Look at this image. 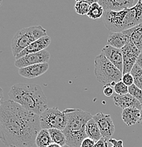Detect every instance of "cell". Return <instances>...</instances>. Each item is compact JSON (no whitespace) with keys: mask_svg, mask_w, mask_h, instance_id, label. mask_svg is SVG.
<instances>
[{"mask_svg":"<svg viewBox=\"0 0 142 147\" xmlns=\"http://www.w3.org/2000/svg\"><path fill=\"white\" fill-rule=\"evenodd\" d=\"M67 125L63 132L67 139L66 145L69 147H79L86 137L85 125L93 116L88 112L81 109L67 108L64 110Z\"/></svg>","mask_w":142,"mask_h":147,"instance_id":"obj_4","label":"cell"},{"mask_svg":"<svg viewBox=\"0 0 142 147\" xmlns=\"http://www.w3.org/2000/svg\"><path fill=\"white\" fill-rule=\"evenodd\" d=\"M50 59V55L46 50L36 53L26 55L22 57L19 58L15 61V66L17 68L21 69L28 66L33 65V64L48 63Z\"/></svg>","mask_w":142,"mask_h":147,"instance_id":"obj_9","label":"cell"},{"mask_svg":"<svg viewBox=\"0 0 142 147\" xmlns=\"http://www.w3.org/2000/svg\"><path fill=\"white\" fill-rule=\"evenodd\" d=\"M123 58L122 74L129 73L136 64L137 58L141 51L132 42H128L121 49Z\"/></svg>","mask_w":142,"mask_h":147,"instance_id":"obj_8","label":"cell"},{"mask_svg":"<svg viewBox=\"0 0 142 147\" xmlns=\"http://www.w3.org/2000/svg\"><path fill=\"white\" fill-rule=\"evenodd\" d=\"M9 98L10 100L38 115L48 108L46 96L42 88L37 84H14L9 91Z\"/></svg>","mask_w":142,"mask_h":147,"instance_id":"obj_2","label":"cell"},{"mask_svg":"<svg viewBox=\"0 0 142 147\" xmlns=\"http://www.w3.org/2000/svg\"><path fill=\"white\" fill-rule=\"evenodd\" d=\"M141 53H142V50H141Z\"/></svg>","mask_w":142,"mask_h":147,"instance_id":"obj_39","label":"cell"},{"mask_svg":"<svg viewBox=\"0 0 142 147\" xmlns=\"http://www.w3.org/2000/svg\"><path fill=\"white\" fill-rule=\"evenodd\" d=\"M122 82L125 85L127 86L128 87H129L130 86H132L134 84V78L132 74L129 73H126L125 74H122Z\"/></svg>","mask_w":142,"mask_h":147,"instance_id":"obj_27","label":"cell"},{"mask_svg":"<svg viewBox=\"0 0 142 147\" xmlns=\"http://www.w3.org/2000/svg\"><path fill=\"white\" fill-rule=\"evenodd\" d=\"M89 7V4L85 2H82V1H76L75 5H74L76 13L79 15H81V16L87 15Z\"/></svg>","mask_w":142,"mask_h":147,"instance_id":"obj_24","label":"cell"},{"mask_svg":"<svg viewBox=\"0 0 142 147\" xmlns=\"http://www.w3.org/2000/svg\"><path fill=\"white\" fill-rule=\"evenodd\" d=\"M52 143L48 129H41L37 134L35 144L37 147H47Z\"/></svg>","mask_w":142,"mask_h":147,"instance_id":"obj_20","label":"cell"},{"mask_svg":"<svg viewBox=\"0 0 142 147\" xmlns=\"http://www.w3.org/2000/svg\"><path fill=\"white\" fill-rule=\"evenodd\" d=\"M114 88L111 86H103V93L106 97H112L114 95Z\"/></svg>","mask_w":142,"mask_h":147,"instance_id":"obj_30","label":"cell"},{"mask_svg":"<svg viewBox=\"0 0 142 147\" xmlns=\"http://www.w3.org/2000/svg\"><path fill=\"white\" fill-rule=\"evenodd\" d=\"M104 9L98 2L94 3L90 5L87 16L91 19H98L103 17Z\"/></svg>","mask_w":142,"mask_h":147,"instance_id":"obj_22","label":"cell"},{"mask_svg":"<svg viewBox=\"0 0 142 147\" xmlns=\"http://www.w3.org/2000/svg\"><path fill=\"white\" fill-rule=\"evenodd\" d=\"M3 98H4V93H3L2 88L0 87V105L3 102Z\"/></svg>","mask_w":142,"mask_h":147,"instance_id":"obj_34","label":"cell"},{"mask_svg":"<svg viewBox=\"0 0 142 147\" xmlns=\"http://www.w3.org/2000/svg\"><path fill=\"white\" fill-rule=\"evenodd\" d=\"M41 129L39 115L12 100L0 105V139L8 147H32Z\"/></svg>","mask_w":142,"mask_h":147,"instance_id":"obj_1","label":"cell"},{"mask_svg":"<svg viewBox=\"0 0 142 147\" xmlns=\"http://www.w3.org/2000/svg\"><path fill=\"white\" fill-rule=\"evenodd\" d=\"M114 103L116 106L125 109L128 108H135L141 110L142 106L139 102L129 93L125 95H118L114 93L112 96Z\"/></svg>","mask_w":142,"mask_h":147,"instance_id":"obj_14","label":"cell"},{"mask_svg":"<svg viewBox=\"0 0 142 147\" xmlns=\"http://www.w3.org/2000/svg\"><path fill=\"white\" fill-rule=\"evenodd\" d=\"M41 129H58L63 131L67 125V119L63 111L57 108H47L39 115Z\"/></svg>","mask_w":142,"mask_h":147,"instance_id":"obj_7","label":"cell"},{"mask_svg":"<svg viewBox=\"0 0 142 147\" xmlns=\"http://www.w3.org/2000/svg\"><path fill=\"white\" fill-rule=\"evenodd\" d=\"M108 141H109V143L112 144V147H124L122 140H117L115 139L110 138Z\"/></svg>","mask_w":142,"mask_h":147,"instance_id":"obj_31","label":"cell"},{"mask_svg":"<svg viewBox=\"0 0 142 147\" xmlns=\"http://www.w3.org/2000/svg\"><path fill=\"white\" fill-rule=\"evenodd\" d=\"M50 43H51V38L50 36H46L42 37V38H40V39L32 42L28 47H26L19 55H16L15 59H17L26 55L39 53V52L42 51V50H45L47 47H48Z\"/></svg>","mask_w":142,"mask_h":147,"instance_id":"obj_11","label":"cell"},{"mask_svg":"<svg viewBox=\"0 0 142 147\" xmlns=\"http://www.w3.org/2000/svg\"><path fill=\"white\" fill-rule=\"evenodd\" d=\"M85 131L86 137L91 138L95 142H97L99 139H101L102 135L99 129L98 126L94 118H91L85 125Z\"/></svg>","mask_w":142,"mask_h":147,"instance_id":"obj_19","label":"cell"},{"mask_svg":"<svg viewBox=\"0 0 142 147\" xmlns=\"http://www.w3.org/2000/svg\"><path fill=\"white\" fill-rule=\"evenodd\" d=\"M76 1H82V2H85L88 4L89 5H91L94 3L98 2V0H76Z\"/></svg>","mask_w":142,"mask_h":147,"instance_id":"obj_33","label":"cell"},{"mask_svg":"<svg viewBox=\"0 0 142 147\" xmlns=\"http://www.w3.org/2000/svg\"><path fill=\"white\" fill-rule=\"evenodd\" d=\"M131 74L134 78V84L142 90V69L137 64H135L132 68Z\"/></svg>","mask_w":142,"mask_h":147,"instance_id":"obj_23","label":"cell"},{"mask_svg":"<svg viewBox=\"0 0 142 147\" xmlns=\"http://www.w3.org/2000/svg\"><path fill=\"white\" fill-rule=\"evenodd\" d=\"M127 37L128 42L134 44L140 51L142 50V23L136 26L122 31Z\"/></svg>","mask_w":142,"mask_h":147,"instance_id":"obj_16","label":"cell"},{"mask_svg":"<svg viewBox=\"0 0 142 147\" xmlns=\"http://www.w3.org/2000/svg\"><path fill=\"white\" fill-rule=\"evenodd\" d=\"M136 64H137L140 68L142 69V53H140V55H139L138 58H137V62H136Z\"/></svg>","mask_w":142,"mask_h":147,"instance_id":"obj_32","label":"cell"},{"mask_svg":"<svg viewBox=\"0 0 142 147\" xmlns=\"http://www.w3.org/2000/svg\"><path fill=\"white\" fill-rule=\"evenodd\" d=\"M127 42V37L123 32H111L108 36L107 45L121 50Z\"/></svg>","mask_w":142,"mask_h":147,"instance_id":"obj_18","label":"cell"},{"mask_svg":"<svg viewBox=\"0 0 142 147\" xmlns=\"http://www.w3.org/2000/svg\"><path fill=\"white\" fill-rule=\"evenodd\" d=\"M95 141L88 137H85L81 144L79 147H94L95 144Z\"/></svg>","mask_w":142,"mask_h":147,"instance_id":"obj_29","label":"cell"},{"mask_svg":"<svg viewBox=\"0 0 142 147\" xmlns=\"http://www.w3.org/2000/svg\"><path fill=\"white\" fill-rule=\"evenodd\" d=\"M2 1H3V0H0V7H1V3H2Z\"/></svg>","mask_w":142,"mask_h":147,"instance_id":"obj_37","label":"cell"},{"mask_svg":"<svg viewBox=\"0 0 142 147\" xmlns=\"http://www.w3.org/2000/svg\"><path fill=\"white\" fill-rule=\"evenodd\" d=\"M136 0H98L104 11H120L124 9L130 8L134 5Z\"/></svg>","mask_w":142,"mask_h":147,"instance_id":"obj_15","label":"cell"},{"mask_svg":"<svg viewBox=\"0 0 142 147\" xmlns=\"http://www.w3.org/2000/svg\"><path fill=\"white\" fill-rule=\"evenodd\" d=\"M109 146V141L108 139L102 137L98 141L95 142L94 147H108Z\"/></svg>","mask_w":142,"mask_h":147,"instance_id":"obj_28","label":"cell"},{"mask_svg":"<svg viewBox=\"0 0 142 147\" xmlns=\"http://www.w3.org/2000/svg\"><path fill=\"white\" fill-rule=\"evenodd\" d=\"M139 122L142 125V108L141 109V117H140V120Z\"/></svg>","mask_w":142,"mask_h":147,"instance_id":"obj_36","label":"cell"},{"mask_svg":"<svg viewBox=\"0 0 142 147\" xmlns=\"http://www.w3.org/2000/svg\"><path fill=\"white\" fill-rule=\"evenodd\" d=\"M140 117H141V110L138 108H125L122 112V119L123 122L129 127L139 123Z\"/></svg>","mask_w":142,"mask_h":147,"instance_id":"obj_17","label":"cell"},{"mask_svg":"<svg viewBox=\"0 0 142 147\" xmlns=\"http://www.w3.org/2000/svg\"><path fill=\"white\" fill-rule=\"evenodd\" d=\"M101 53L105 55V57L119 70L122 72L123 70V58L120 49L115 48L107 45L102 49Z\"/></svg>","mask_w":142,"mask_h":147,"instance_id":"obj_13","label":"cell"},{"mask_svg":"<svg viewBox=\"0 0 142 147\" xmlns=\"http://www.w3.org/2000/svg\"><path fill=\"white\" fill-rule=\"evenodd\" d=\"M129 93L133 97L135 98L141 103L142 106V90L135 86L134 84L129 87Z\"/></svg>","mask_w":142,"mask_h":147,"instance_id":"obj_25","label":"cell"},{"mask_svg":"<svg viewBox=\"0 0 142 147\" xmlns=\"http://www.w3.org/2000/svg\"><path fill=\"white\" fill-rule=\"evenodd\" d=\"M47 147H69L68 146H61V145H59V144H55V143H52V144H50V145H49Z\"/></svg>","mask_w":142,"mask_h":147,"instance_id":"obj_35","label":"cell"},{"mask_svg":"<svg viewBox=\"0 0 142 147\" xmlns=\"http://www.w3.org/2000/svg\"><path fill=\"white\" fill-rule=\"evenodd\" d=\"M94 64L96 79L103 85L113 87L116 83L122 80V72L111 63L103 53L96 56Z\"/></svg>","mask_w":142,"mask_h":147,"instance_id":"obj_5","label":"cell"},{"mask_svg":"<svg viewBox=\"0 0 142 147\" xmlns=\"http://www.w3.org/2000/svg\"><path fill=\"white\" fill-rule=\"evenodd\" d=\"M49 69L48 63H41L19 69L20 76L26 79H35L44 74Z\"/></svg>","mask_w":142,"mask_h":147,"instance_id":"obj_12","label":"cell"},{"mask_svg":"<svg viewBox=\"0 0 142 147\" xmlns=\"http://www.w3.org/2000/svg\"><path fill=\"white\" fill-rule=\"evenodd\" d=\"M0 142H1V139H0Z\"/></svg>","mask_w":142,"mask_h":147,"instance_id":"obj_38","label":"cell"},{"mask_svg":"<svg viewBox=\"0 0 142 147\" xmlns=\"http://www.w3.org/2000/svg\"><path fill=\"white\" fill-rule=\"evenodd\" d=\"M113 88L114 93H115L116 94L125 95L129 93V87L127 85H125V84L122 82V80L120 81V82L116 83L115 85L113 86Z\"/></svg>","mask_w":142,"mask_h":147,"instance_id":"obj_26","label":"cell"},{"mask_svg":"<svg viewBox=\"0 0 142 147\" xmlns=\"http://www.w3.org/2000/svg\"><path fill=\"white\" fill-rule=\"evenodd\" d=\"M48 131L53 143L57 144L62 146H66L67 139L62 130L58 129H48Z\"/></svg>","mask_w":142,"mask_h":147,"instance_id":"obj_21","label":"cell"},{"mask_svg":"<svg viewBox=\"0 0 142 147\" xmlns=\"http://www.w3.org/2000/svg\"><path fill=\"white\" fill-rule=\"evenodd\" d=\"M46 36L47 30L41 26H34L19 30L12 38L11 44L13 56L16 57L32 42Z\"/></svg>","mask_w":142,"mask_h":147,"instance_id":"obj_6","label":"cell"},{"mask_svg":"<svg viewBox=\"0 0 142 147\" xmlns=\"http://www.w3.org/2000/svg\"><path fill=\"white\" fill-rule=\"evenodd\" d=\"M103 22L110 32H122L142 23V0L130 8L108 11L103 13Z\"/></svg>","mask_w":142,"mask_h":147,"instance_id":"obj_3","label":"cell"},{"mask_svg":"<svg viewBox=\"0 0 142 147\" xmlns=\"http://www.w3.org/2000/svg\"><path fill=\"white\" fill-rule=\"evenodd\" d=\"M93 118L94 119L98 126L102 137H104L109 140L113 135L114 130H115V127H114L113 121L111 118V116L103 113H98L93 116Z\"/></svg>","mask_w":142,"mask_h":147,"instance_id":"obj_10","label":"cell"}]
</instances>
